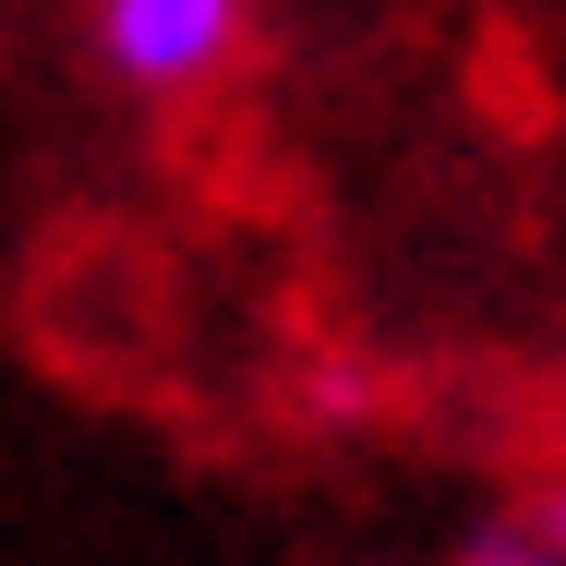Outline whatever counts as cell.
I'll list each match as a JSON object with an SVG mask.
<instances>
[{
	"mask_svg": "<svg viewBox=\"0 0 566 566\" xmlns=\"http://www.w3.org/2000/svg\"><path fill=\"white\" fill-rule=\"evenodd\" d=\"M229 36H241V0H97L109 73L120 85H157V97L206 85V73L229 61Z\"/></svg>",
	"mask_w": 566,
	"mask_h": 566,
	"instance_id": "6da1fadb",
	"label": "cell"
},
{
	"mask_svg": "<svg viewBox=\"0 0 566 566\" xmlns=\"http://www.w3.org/2000/svg\"><path fill=\"white\" fill-rule=\"evenodd\" d=\"M470 566H566L543 531H494V543H470Z\"/></svg>",
	"mask_w": 566,
	"mask_h": 566,
	"instance_id": "7a4b0ae2",
	"label": "cell"
},
{
	"mask_svg": "<svg viewBox=\"0 0 566 566\" xmlns=\"http://www.w3.org/2000/svg\"><path fill=\"white\" fill-rule=\"evenodd\" d=\"M543 543H555V555H566V494H555V506H543Z\"/></svg>",
	"mask_w": 566,
	"mask_h": 566,
	"instance_id": "3957f363",
	"label": "cell"
}]
</instances>
